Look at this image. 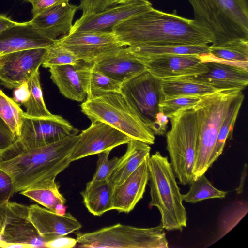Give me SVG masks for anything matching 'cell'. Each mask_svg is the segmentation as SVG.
<instances>
[{
  "mask_svg": "<svg viewBox=\"0 0 248 248\" xmlns=\"http://www.w3.org/2000/svg\"><path fill=\"white\" fill-rule=\"evenodd\" d=\"M113 32L124 46L208 45L211 36L194 21L154 8L116 25Z\"/></svg>",
  "mask_w": 248,
  "mask_h": 248,
  "instance_id": "cell-1",
  "label": "cell"
},
{
  "mask_svg": "<svg viewBox=\"0 0 248 248\" xmlns=\"http://www.w3.org/2000/svg\"><path fill=\"white\" fill-rule=\"evenodd\" d=\"M78 135L48 145L25 147L17 142L0 155V168L12 177L15 193L57 176L71 163L70 155Z\"/></svg>",
  "mask_w": 248,
  "mask_h": 248,
  "instance_id": "cell-2",
  "label": "cell"
},
{
  "mask_svg": "<svg viewBox=\"0 0 248 248\" xmlns=\"http://www.w3.org/2000/svg\"><path fill=\"white\" fill-rule=\"evenodd\" d=\"M196 23L212 38V46L248 40V0H188Z\"/></svg>",
  "mask_w": 248,
  "mask_h": 248,
  "instance_id": "cell-3",
  "label": "cell"
},
{
  "mask_svg": "<svg viewBox=\"0 0 248 248\" xmlns=\"http://www.w3.org/2000/svg\"><path fill=\"white\" fill-rule=\"evenodd\" d=\"M150 207H156L161 215V224L170 231H182L186 227L187 215L183 204L175 176L167 157L156 151L148 162Z\"/></svg>",
  "mask_w": 248,
  "mask_h": 248,
  "instance_id": "cell-4",
  "label": "cell"
},
{
  "mask_svg": "<svg viewBox=\"0 0 248 248\" xmlns=\"http://www.w3.org/2000/svg\"><path fill=\"white\" fill-rule=\"evenodd\" d=\"M81 109L89 119L106 123L133 140L149 145L155 142L154 133L121 92L86 99L81 104Z\"/></svg>",
  "mask_w": 248,
  "mask_h": 248,
  "instance_id": "cell-5",
  "label": "cell"
},
{
  "mask_svg": "<svg viewBox=\"0 0 248 248\" xmlns=\"http://www.w3.org/2000/svg\"><path fill=\"white\" fill-rule=\"evenodd\" d=\"M240 89L222 90L202 96L194 106L199 121V135L194 177L205 174L215 148L219 129L228 108Z\"/></svg>",
  "mask_w": 248,
  "mask_h": 248,
  "instance_id": "cell-6",
  "label": "cell"
},
{
  "mask_svg": "<svg viewBox=\"0 0 248 248\" xmlns=\"http://www.w3.org/2000/svg\"><path fill=\"white\" fill-rule=\"evenodd\" d=\"M171 128L166 133L167 147L175 176L183 185L189 184L196 159L199 121L194 106L184 109L170 118Z\"/></svg>",
  "mask_w": 248,
  "mask_h": 248,
  "instance_id": "cell-7",
  "label": "cell"
},
{
  "mask_svg": "<svg viewBox=\"0 0 248 248\" xmlns=\"http://www.w3.org/2000/svg\"><path fill=\"white\" fill-rule=\"evenodd\" d=\"M164 229L160 224L152 228H138L120 223L88 232H76L82 248H168Z\"/></svg>",
  "mask_w": 248,
  "mask_h": 248,
  "instance_id": "cell-8",
  "label": "cell"
},
{
  "mask_svg": "<svg viewBox=\"0 0 248 248\" xmlns=\"http://www.w3.org/2000/svg\"><path fill=\"white\" fill-rule=\"evenodd\" d=\"M120 92L151 130L163 99L160 79L146 71L122 83Z\"/></svg>",
  "mask_w": 248,
  "mask_h": 248,
  "instance_id": "cell-9",
  "label": "cell"
},
{
  "mask_svg": "<svg viewBox=\"0 0 248 248\" xmlns=\"http://www.w3.org/2000/svg\"><path fill=\"white\" fill-rule=\"evenodd\" d=\"M78 129L61 116L33 117L24 112L17 142L25 147H37L78 135Z\"/></svg>",
  "mask_w": 248,
  "mask_h": 248,
  "instance_id": "cell-10",
  "label": "cell"
},
{
  "mask_svg": "<svg viewBox=\"0 0 248 248\" xmlns=\"http://www.w3.org/2000/svg\"><path fill=\"white\" fill-rule=\"evenodd\" d=\"M56 41L79 60L91 64L116 53L124 46L113 32H76Z\"/></svg>",
  "mask_w": 248,
  "mask_h": 248,
  "instance_id": "cell-11",
  "label": "cell"
},
{
  "mask_svg": "<svg viewBox=\"0 0 248 248\" xmlns=\"http://www.w3.org/2000/svg\"><path fill=\"white\" fill-rule=\"evenodd\" d=\"M152 8V3L148 0H129L100 12L81 16L73 24L69 34L113 32L116 25Z\"/></svg>",
  "mask_w": 248,
  "mask_h": 248,
  "instance_id": "cell-12",
  "label": "cell"
},
{
  "mask_svg": "<svg viewBox=\"0 0 248 248\" xmlns=\"http://www.w3.org/2000/svg\"><path fill=\"white\" fill-rule=\"evenodd\" d=\"M90 119V126L78 135L70 155L71 162L105 151H111L133 140L106 123L93 118Z\"/></svg>",
  "mask_w": 248,
  "mask_h": 248,
  "instance_id": "cell-13",
  "label": "cell"
},
{
  "mask_svg": "<svg viewBox=\"0 0 248 248\" xmlns=\"http://www.w3.org/2000/svg\"><path fill=\"white\" fill-rule=\"evenodd\" d=\"M46 243L29 218L28 206L9 201L5 206L0 247L17 244L26 248H42Z\"/></svg>",
  "mask_w": 248,
  "mask_h": 248,
  "instance_id": "cell-14",
  "label": "cell"
},
{
  "mask_svg": "<svg viewBox=\"0 0 248 248\" xmlns=\"http://www.w3.org/2000/svg\"><path fill=\"white\" fill-rule=\"evenodd\" d=\"M46 48L26 49L0 55L1 84L12 89L27 83L42 64Z\"/></svg>",
  "mask_w": 248,
  "mask_h": 248,
  "instance_id": "cell-15",
  "label": "cell"
},
{
  "mask_svg": "<svg viewBox=\"0 0 248 248\" xmlns=\"http://www.w3.org/2000/svg\"><path fill=\"white\" fill-rule=\"evenodd\" d=\"M200 57L208 68L207 72L175 78L202 83L220 90H243L248 85V69L237 64L216 59L209 53Z\"/></svg>",
  "mask_w": 248,
  "mask_h": 248,
  "instance_id": "cell-16",
  "label": "cell"
},
{
  "mask_svg": "<svg viewBox=\"0 0 248 248\" xmlns=\"http://www.w3.org/2000/svg\"><path fill=\"white\" fill-rule=\"evenodd\" d=\"M93 64L81 61L49 68L50 78L66 98L83 101L87 97Z\"/></svg>",
  "mask_w": 248,
  "mask_h": 248,
  "instance_id": "cell-17",
  "label": "cell"
},
{
  "mask_svg": "<svg viewBox=\"0 0 248 248\" xmlns=\"http://www.w3.org/2000/svg\"><path fill=\"white\" fill-rule=\"evenodd\" d=\"M142 62L146 65L147 71L160 80L197 75L208 71L206 64L198 55H164Z\"/></svg>",
  "mask_w": 248,
  "mask_h": 248,
  "instance_id": "cell-18",
  "label": "cell"
},
{
  "mask_svg": "<svg viewBox=\"0 0 248 248\" xmlns=\"http://www.w3.org/2000/svg\"><path fill=\"white\" fill-rule=\"evenodd\" d=\"M28 211L30 220L46 242L82 228L81 223L69 212L59 215L37 204L29 206Z\"/></svg>",
  "mask_w": 248,
  "mask_h": 248,
  "instance_id": "cell-19",
  "label": "cell"
},
{
  "mask_svg": "<svg viewBox=\"0 0 248 248\" xmlns=\"http://www.w3.org/2000/svg\"><path fill=\"white\" fill-rule=\"evenodd\" d=\"M149 157L150 155L147 156L124 181L112 188V210L120 213H128L143 198L148 182V162Z\"/></svg>",
  "mask_w": 248,
  "mask_h": 248,
  "instance_id": "cell-20",
  "label": "cell"
},
{
  "mask_svg": "<svg viewBox=\"0 0 248 248\" xmlns=\"http://www.w3.org/2000/svg\"><path fill=\"white\" fill-rule=\"evenodd\" d=\"M54 42L41 33L31 20L18 22L0 34V56L23 50L46 48Z\"/></svg>",
  "mask_w": 248,
  "mask_h": 248,
  "instance_id": "cell-21",
  "label": "cell"
},
{
  "mask_svg": "<svg viewBox=\"0 0 248 248\" xmlns=\"http://www.w3.org/2000/svg\"><path fill=\"white\" fill-rule=\"evenodd\" d=\"M78 6L64 3L48 8L31 20L43 34L53 41L69 34Z\"/></svg>",
  "mask_w": 248,
  "mask_h": 248,
  "instance_id": "cell-22",
  "label": "cell"
},
{
  "mask_svg": "<svg viewBox=\"0 0 248 248\" xmlns=\"http://www.w3.org/2000/svg\"><path fill=\"white\" fill-rule=\"evenodd\" d=\"M93 68L122 83L147 71L143 62L123 47L116 53L94 62Z\"/></svg>",
  "mask_w": 248,
  "mask_h": 248,
  "instance_id": "cell-23",
  "label": "cell"
},
{
  "mask_svg": "<svg viewBox=\"0 0 248 248\" xmlns=\"http://www.w3.org/2000/svg\"><path fill=\"white\" fill-rule=\"evenodd\" d=\"M127 144L126 152L119 158L108 181L112 189L124 181L136 170L144 159L150 155L151 147L146 143L131 140Z\"/></svg>",
  "mask_w": 248,
  "mask_h": 248,
  "instance_id": "cell-24",
  "label": "cell"
},
{
  "mask_svg": "<svg viewBox=\"0 0 248 248\" xmlns=\"http://www.w3.org/2000/svg\"><path fill=\"white\" fill-rule=\"evenodd\" d=\"M20 193L58 214L66 213V199L60 193L59 186L54 179L36 183Z\"/></svg>",
  "mask_w": 248,
  "mask_h": 248,
  "instance_id": "cell-25",
  "label": "cell"
},
{
  "mask_svg": "<svg viewBox=\"0 0 248 248\" xmlns=\"http://www.w3.org/2000/svg\"><path fill=\"white\" fill-rule=\"evenodd\" d=\"M125 48L131 55L141 61L164 55L201 56L209 53L208 45H141L128 46Z\"/></svg>",
  "mask_w": 248,
  "mask_h": 248,
  "instance_id": "cell-26",
  "label": "cell"
},
{
  "mask_svg": "<svg viewBox=\"0 0 248 248\" xmlns=\"http://www.w3.org/2000/svg\"><path fill=\"white\" fill-rule=\"evenodd\" d=\"M160 89L163 99L186 96L202 97L222 90L202 83L178 78L161 79Z\"/></svg>",
  "mask_w": 248,
  "mask_h": 248,
  "instance_id": "cell-27",
  "label": "cell"
},
{
  "mask_svg": "<svg viewBox=\"0 0 248 248\" xmlns=\"http://www.w3.org/2000/svg\"><path fill=\"white\" fill-rule=\"evenodd\" d=\"M112 190L108 182H89L85 190L81 192L83 203L88 211L94 216H100L112 210Z\"/></svg>",
  "mask_w": 248,
  "mask_h": 248,
  "instance_id": "cell-28",
  "label": "cell"
},
{
  "mask_svg": "<svg viewBox=\"0 0 248 248\" xmlns=\"http://www.w3.org/2000/svg\"><path fill=\"white\" fill-rule=\"evenodd\" d=\"M244 99L240 91L232 101L219 129L217 142L209 161V168L222 154L227 140L232 139L234 124Z\"/></svg>",
  "mask_w": 248,
  "mask_h": 248,
  "instance_id": "cell-29",
  "label": "cell"
},
{
  "mask_svg": "<svg viewBox=\"0 0 248 248\" xmlns=\"http://www.w3.org/2000/svg\"><path fill=\"white\" fill-rule=\"evenodd\" d=\"M213 58L248 69V40L235 39L217 46H209Z\"/></svg>",
  "mask_w": 248,
  "mask_h": 248,
  "instance_id": "cell-30",
  "label": "cell"
},
{
  "mask_svg": "<svg viewBox=\"0 0 248 248\" xmlns=\"http://www.w3.org/2000/svg\"><path fill=\"white\" fill-rule=\"evenodd\" d=\"M248 211L247 200H238L227 205L219 216L218 234L213 243L218 241L232 230Z\"/></svg>",
  "mask_w": 248,
  "mask_h": 248,
  "instance_id": "cell-31",
  "label": "cell"
},
{
  "mask_svg": "<svg viewBox=\"0 0 248 248\" xmlns=\"http://www.w3.org/2000/svg\"><path fill=\"white\" fill-rule=\"evenodd\" d=\"M189 185L188 192L182 194L183 200L189 203H195L208 199H223L228 193L214 187L204 174L194 177Z\"/></svg>",
  "mask_w": 248,
  "mask_h": 248,
  "instance_id": "cell-32",
  "label": "cell"
},
{
  "mask_svg": "<svg viewBox=\"0 0 248 248\" xmlns=\"http://www.w3.org/2000/svg\"><path fill=\"white\" fill-rule=\"evenodd\" d=\"M30 91L28 100L23 104L26 108L25 114L33 117H47L52 116L47 109L43 96L40 81L39 70L27 82Z\"/></svg>",
  "mask_w": 248,
  "mask_h": 248,
  "instance_id": "cell-33",
  "label": "cell"
},
{
  "mask_svg": "<svg viewBox=\"0 0 248 248\" xmlns=\"http://www.w3.org/2000/svg\"><path fill=\"white\" fill-rule=\"evenodd\" d=\"M24 113L17 102L0 89V117L18 137Z\"/></svg>",
  "mask_w": 248,
  "mask_h": 248,
  "instance_id": "cell-34",
  "label": "cell"
},
{
  "mask_svg": "<svg viewBox=\"0 0 248 248\" xmlns=\"http://www.w3.org/2000/svg\"><path fill=\"white\" fill-rule=\"evenodd\" d=\"M122 84L121 82L92 67L87 99H91L110 92H120Z\"/></svg>",
  "mask_w": 248,
  "mask_h": 248,
  "instance_id": "cell-35",
  "label": "cell"
},
{
  "mask_svg": "<svg viewBox=\"0 0 248 248\" xmlns=\"http://www.w3.org/2000/svg\"><path fill=\"white\" fill-rule=\"evenodd\" d=\"M81 60L73 52L67 49L56 41L46 48L42 65L45 68L67 64L75 65Z\"/></svg>",
  "mask_w": 248,
  "mask_h": 248,
  "instance_id": "cell-36",
  "label": "cell"
},
{
  "mask_svg": "<svg viewBox=\"0 0 248 248\" xmlns=\"http://www.w3.org/2000/svg\"><path fill=\"white\" fill-rule=\"evenodd\" d=\"M202 97L186 96L163 99L159 103V109L160 111L170 118L181 110L196 105L201 100Z\"/></svg>",
  "mask_w": 248,
  "mask_h": 248,
  "instance_id": "cell-37",
  "label": "cell"
},
{
  "mask_svg": "<svg viewBox=\"0 0 248 248\" xmlns=\"http://www.w3.org/2000/svg\"><path fill=\"white\" fill-rule=\"evenodd\" d=\"M111 150H107L97 154L98 159L96 171L91 181L93 183L108 182L119 158L114 157L108 159Z\"/></svg>",
  "mask_w": 248,
  "mask_h": 248,
  "instance_id": "cell-38",
  "label": "cell"
},
{
  "mask_svg": "<svg viewBox=\"0 0 248 248\" xmlns=\"http://www.w3.org/2000/svg\"><path fill=\"white\" fill-rule=\"evenodd\" d=\"M117 5L116 0H81L78 10L82 12L81 16L102 12Z\"/></svg>",
  "mask_w": 248,
  "mask_h": 248,
  "instance_id": "cell-39",
  "label": "cell"
},
{
  "mask_svg": "<svg viewBox=\"0 0 248 248\" xmlns=\"http://www.w3.org/2000/svg\"><path fill=\"white\" fill-rule=\"evenodd\" d=\"M14 194L12 177L6 171L0 168V206H5Z\"/></svg>",
  "mask_w": 248,
  "mask_h": 248,
  "instance_id": "cell-40",
  "label": "cell"
},
{
  "mask_svg": "<svg viewBox=\"0 0 248 248\" xmlns=\"http://www.w3.org/2000/svg\"><path fill=\"white\" fill-rule=\"evenodd\" d=\"M19 140V137L10 128L0 117V155Z\"/></svg>",
  "mask_w": 248,
  "mask_h": 248,
  "instance_id": "cell-41",
  "label": "cell"
},
{
  "mask_svg": "<svg viewBox=\"0 0 248 248\" xmlns=\"http://www.w3.org/2000/svg\"><path fill=\"white\" fill-rule=\"evenodd\" d=\"M69 2V0H34L31 3L33 17L52 7Z\"/></svg>",
  "mask_w": 248,
  "mask_h": 248,
  "instance_id": "cell-42",
  "label": "cell"
},
{
  "mask_svg": "<svg viewBox=\"0 0 248 248\" xmlns=\"http://www.w3.org/2000/svg\"><path fill=\"white\" fill-rule=\"evenodd\" d=\"M77 244L76 239L62 236L46 242L45 248H71Z\"/></svg>",
  "mask_w": 248,
  "mask_h": 248,
  "instance_id": "cell-43",
  "label": "cell"
},
{
  "mask_svg": "<svg viewBox=\"0 0 248 248\" xmlns=\"http://www.w3.org/2000/svg\"><path fill=\"white\" fill-rule=\"evenodd\" d=\"M168 118L161 111H159L156 117L155 121L154 123L151 130L155 135L162 136L166 132Z\"/></svg>",
  "mask_w": 248,
  "mask_h": 248,
  "instance_id": "cell-44",
  "label": "cell"
},
{
  "mask_svg": "<svg viewBox=\"0 0 248 248\" xmlns=\"http://www.w3.org/2000/svg\"><path fill=\"white\" fill-rule=\"evenodd\" d=\"M29 96L30 91L27 83H23L16 88L14 92V100L22 104L28 100Z\"/></svg>",
  "mask_w": 248,
  "mask_h": 248,
  "instance_id": "cell-45",
  "label": "cell"
},
{
  "mask_svg": "<svg viewBox=\"0 0 248 248\" xmlns=\"http://www.w3.org/2000/svg\"><path fill=\"white\" fill-rule=\"evenodd\" d=\"M17 23V22L13 21L5 15H0V34L7 28Z\"/></svg>",
  "mask_w": 248,
  "mask_h": 248,
  "instance_id": "cell-46",
  "label": "cell"
},
{
  "mask_svg": "<svg viewBox=\"0 0 248 248\" xmlns=\"http://www.w3.org/2000/svg\"><path fill=\"white\" fill-rule=\"evenodd\" d=\"M247 175V165L246 163H245L244 165L243 169L242 172L241 173V178H240L239 184L238 185V187L236 189L237 193L238 194H241L243 191L244 183H245V181Z\"/></svg>",
  "mask_w": 248,
  "mask_h": 248,
  "instance_id": "cell-47",
  "label": "cell"
},
{
  "mask_svg": "<svg viewBox=\"0 0 248 248\" xmlns=\"http://www.w3.org/2000/svg\"><path fill=\"white\" fill-rule=\"evenodd\" d=\"M5 218V206H0V235L1 233Z\"/></svg>",
  "mask_w": 248,
  "mask_h": 248,
  "instance_id": "cell-48",
  "label": "cell"
},
{
  "mask_svg": "<svg viewBox=\"0 0 248 248\" xmlns=\"http://www.w3.org/2000/svg\"><path fill=\"white\" fill-rule=\"evenodd\" d=\"M129 0H116L117 4L125 2Z\"/></svg>",
  "mask_w": 248,
  "mask_h": 248,
  "instance_id": "cell-49",
  "label": "cell"
},
{
  "mask_svg": "<svg viewBox=\"0 0 248 248\" xmlns=\"http://www.w3.org/2000/svg\"><path fill=\"white\" fill-rule=\"evenodd\" d=\"M24 0L25 1L28 2H30V3H31L34 0Z\"/></svg>",
  "mask_w": 248,
  "mask_h": 248,
  "instance_id": "cell-50",
  "label": "cell"
}]
</instances>
